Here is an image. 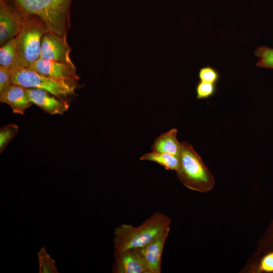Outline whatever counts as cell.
<instances>
[{"label":"cell","mask_w":273,"mask_h":273,"mask_svg":"<svg viewBox=\"0 0 273 273\" xmlns=\"http://www.w3.org/2000/svg\"><path fill=\"white\" fill-rule=\"evenodd\" d=\"M12 70L0 66V94L5 92L12 84Z\"/></svg>","instance_id":"cell-22"},{"label":"cell","mask_w":273,"mask_h":273,"mask_svg":"<svg viewBox=\"0 0 273 273\" xmlns=\"http://www.w3.org/2000/svg\"><path fill=\"white\" fill-rule=\"evenodd\" d=\"M170 227L145 246L138 248L150 273H160L161 258Z\"/></svg>","instance_id":"cell-11"},{"label":"cell","mask_w":273,"mask_h":273,"mask_svg":"<svg viewBox=\"0 0 273 273\" xmlns=\"http://www.w3.org/2000/svg\"><path fill=\"white\" fill-rule=\"evenodd\" d=\"M140 159L157 163L166 170L175 171L177 170L179 164L178 156L153 151L144 154Z\"/></svg>","instance_id":"cell-15"},{"label":"cell","mask_w":273,"mask_h":273,"mask_svg":"<svg viewBox=\"0 0 273 273\" xmlns=\"http://www.w3.org/2000/svg\"><path fill=\"white\" fill-rule=\"evenodd\" d=\"M177 133L176 128H172L162 133L154 140L151 147L152 151L178 156L180 142L177 140Z\"/></svg>","instance_id":"cell-14"},{"label":"cell","mask_w":273,"mask_h":273,"mask_svg":"<svg viewBox=\"0 0 273 273\" xmlns=\"http://www.w3.org/2000/svg\"><path fill=\"white\" fill-rule=\"evenodd\" d=\"M0 66L11 70L25 68L17 49L16 37L10 39L1 46Z\"/></svg>","instance_id":"cell-13"},{"label":"cell","mask_w":273,"mask_h":273,"mask_svg":"<svg viewBox=\"0 0 273 273\" xmlns=\"http://www.w3.org/2000/svg\"><path fill=\"white\" fill-rule=\"evenodd\" d=\"M47 31L44 24L34 17L27 19L16 36L17 49L25 68L40 58L42 38Z\"/></svg>","instance_id":"cell-5"},{"label":"cell","mask_w":273,"mask_h":273,"mask_svg":"<svg viewBox=\"0 0 273 273\" xmlns=\"http://www.w3.org/2000/svg\"><path fill=\"white\" fill-rule=\"evenodd\" d=\"M171 221L168 215L156 212L139 226L119 225L114 232V252L145 246L170 227Z\"/></svg>","instance_id":"cell-1"},{"label":"cell","mask_w":273,"mask_h":273,"mask_svg":"<svg viewBox=\"0 0 273 273\" xmlns=\"http://www.w3.org/2000/svg\"><path fill=\"white\" fill-rule=\"evenodd\" d=\"M39 273H58L55 261L51 258L44 247L37 253Z\"/></svg>","instance_id":"cell-16"},{"label":"cell","mask_w":273,"mask_h":273,"mask_svg":"<svg viewBox=\"0 0 273 273\" xmlns=\"http://www.w3.org/2000/svg\"><path fill=\"white\" fill-rule=\"evenodd\" d=\"M216 90V84L200 81L196 87L197 99H208L213 96Z\"/></svg>","instance_id":"cell-19"},{"label":"cell","mask_w":273,"mask_h":273,"mask_svg":"<svg viewBox=\"0 0 273 273\" xmlns=\"http://www.w3.org/2000/svg\"><path fill=\"white\" fill-rule=\"evenodd\" d=\"M257 57L256 65L259 67L273 69V49L267 46L257 47L254 51Z\"/></svg>","instance_id":"cell-17"},{"label":"cell","mask_w":273,"mask_h":273,"mask_svg":"<svg viewBox=\"0 0 273 273\" xmlns=\"http://www.w3.org/2000/svg\"><path fill=\"white\" fill-rule=\"evenodd\" d=\"M18 131L16 124H11L5 125L0 130V153H2L8 144L16 135Z\"/></svg>","instance_id":"cell-18"},{"label":"cell","mask_w":273,"mask_h":273,"mask_svg":"<svg viewBox=\"0 0 273 273\" xmlns=\"http://www.w3.org/2000/svg\"><path fill=\"white\" fill-rule=\"evenodd\" d=\"M26 15L16 10L5 0H0V45L15 38L25 21Z\"/></svg>","instance_id":"cell-6"},{"label":"cell","mask_w":273,"mask_h":273,"mask_svg":"<svg viewBox=\"0 0 273 273\" xmlns=\"http://www.w3.org/2000/svg\"><path fill=\"white\" fill-rule=\"evenodd\" d=\"M26 15L40 20L49 31L67 36L70 27V9L72 0H13Z\"/></svg>","instance_id":"cell-2"},{"label":"cell","mask_w":273,"mask_h":273,"mask_svg":"<svg viewBox=\"0 0 273 273\" xmlns=\"http://www.w3.org/2000/svg\"><path fill=\"white\" fill-rule=\"evenodd\" d=\"M26 89L32 104L47 113L63 115L69 108V104L66 100L60 99L46 90L32 88Z\"/></svg>","instance_id":"cell-10"},{"label":"cell","mask_w":273,"mask_h":273,"mask_svg":"<svg viewBox=\"0 0 273 273\" xmlns=\"http://www.w3.org/2000/svg\"><path fill=\"white\" fill-rule=\"evenodd\" d=\"M29 68L43 76L54 79L77 83L79 77L75 65L39 58Z\"/></svg>","instance_id":"cell-8"},{"label":"cell","mask_w":273,"mask_h":273,"mask_svg":"<svg viewBox=\"0 0 273 273\" xmlns=\"http://www.w3.org/2000/svg\"><path fill=\"white\" fill-rule=\"evenodd\" d=\"M12 84L25 88H39L64 99L75 94L77 83L54 79L40 75L29 68L12 70Z\"/></svg>","instance_id":"cell-4"},{"label":"cell","mask_w":273,"mask_h":273,"mask_svg":"<svg viewBox=\"0 0 273 273\" xmlns=\"http://www.w3.org/2000/svg\"><path fill=\"white\" fill-rule=\"evenodd\" d=\"M179 164L175 171L181 184L187 188L200 193L210 192L215 179L201 156L187 141L180 142Z\"/></svg>","instance_id":"cell-3"},{"label":"cell","mask_w":273,"mask_h":273,"mask_svg":"<svg viewBox=\"0 0 273 273\" xmlns=\"http://www.w3.org/2000/svg\"><path fill=\"white\" fill-rule=\"evenodd\" d=\"M0 101L8 104L13 113L20 114H24L25 110L32 105L26 88L14 84H12L7 89L0 94Z\"/></svg>","instance_id":"cell-12"},{"label":"cell","mask_w":273,"mask_h":273,"mask_svg":"<svg viewBox=\"0 0 273 273\" xmlns=\"http://www.w3.org/2000/svg\"><path fill=\"white\" fill-rule=\"evenodd\" d=\"M198 77L200 81L216 84L219 79L220 75L215 69L207 66L199 70Z\"/></svg>","instance_id":"cell-20"},{"label":"cell","mask_w":273,"mask_h":273,"mask_svg":"<svg viewBox=\"0 0 273 273\" xmlns=\"http://www.w3.org/2000/svg\"><path fill=\"white\" fill-rule=\"evenodd\" d=\"M71 50L67 42V36L48 31L42 38L40 58L74 65L70 57Z\"/></svg>","instance_id":"cell-7"},{"label":"cell","mask_w":273,"mask_h":273,"mask_svg":"<svg viewBox=\"0 0 273 273\" xmlns=\"http://www.w3.org/2000/svg\"><path fill=\"white\" fill-rule=\"evenodd\" d=\"M273 272V251L264 256L258 265L253 267L249 272Z\"/></svg>","instance_id":"cell-21"},{"label":"cell","mask_w":273,"mask_h":273,"mask_svg":"<svg viewBox=\"0 0 273 273\" xmlns=\"http://www.w3.org/2000/svg\"><path fill=\"white\" fill-rule=\"evenodd\" d=\"M114 273H150L138 249L114 252Z\"/></svg>","instance_id":"cell-9"}]
</instances>
